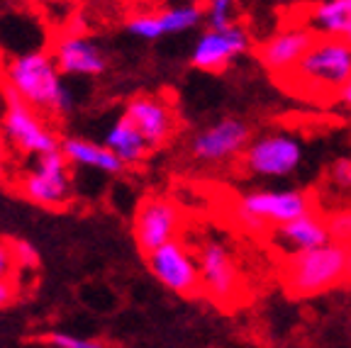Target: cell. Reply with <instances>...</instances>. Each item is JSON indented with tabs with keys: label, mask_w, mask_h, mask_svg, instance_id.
<instances>
[{
	"label": "cell",
	"mask_w": 351,
	"mask_h": 348,
	"mask_svg": "<svg viewBox=\"0 0 351 348\" xmlns=\"http://www.w3.org/2000/svg\"><path fill=\"white\" fill-rule=\"evenodd\" d=\"M351 76V44L346 37L315 34V42L283 81L288 92L313 103H332Z\"/></svg>",
	"instance_id": "obj_1"
},
{
	"label": "cell",
	"mask_w": 351,
	"mask_h": 348,
	"mask_svg": "<svg viewBox=\"0 0 351 348\" xmlns=\"http://www.w3.org/2000/svg\"><path fill=\"white\" fill-rule=\"evenodd\" d=\"M5 83L32 108L49 117H64L76 108L71 88L64 83L54 56L42 49L22 51L5 66Z\"/></svg>",
	"instance_id": "obj_2"
},
{
	"label": "cell",
	"mask_w": 351,
	"mask_h": 348,
	"mask_svg": "<svg viewBox=\"0 0 351 348\" xmlns=\"http://www.w3.org/2000/svg\"><path fill=\"white\" fill-rule=\"evenodd\" d=\"M349 280V246L324 241L313 249L288 253L280 261V283L293 297H317Z\"/></svg>",
	"instance_id": "obj_3"
},
{
	"label": "cell",
	"mask_w": 351,
	"mask_h": 348,
	"mask_svg": "<svg viewBox=\"0 0 351 348\" xmlns=\"http://www.w3.org/2000/svg\"><path fill=\"white\" fill-rule=\"evenodd\" d=\"M315 210L313 195L298 188H261L249 190L234 202V222L249 234H269V229L291 222Z\"/></svg>",
	"instance_id": "obj_4"
},
{
	"label": "cell",
	"mask_w": 351,
	"mask_h": 348,
	"mask_svg": "<svg viewBox=\"0 0 351 348\" xmlns=\"http://www.w3.org/2000/svg\"><path fill=\"white\" fill-rule=\"evenodd\" d=\"M200 293L219 307H234L244 297V277L232 246L222 236H203L195 246Z\"/></svg>",
	"instance_id": "obj_5"
},
{
	"label": "cell",
	"mask_w": 351,
	"mask_h": 348,
	"mask_svg": "<svg viewBox=\"0 0 351 348\" xmlns=\"http://www.w3.org/2000/svg\"><path fill=\"white\" fill-rule=\"evenodd\" d=\"M3 98H5V110L0 117V129L12 149L25 156H39L59 149V136L47 125L44 112L20 98V92L8 83L3 86Z\"/></svg>",
	"instance_id": "obj_6"
},
{
	"label": "cell",
	"mask_w": 351,
	"mask_h": 348,
	"mask_svg": "<svg viewBox=\"0 0 351 348\" xmlns=\"http://www.w3.org/2000/svg\"><path fill=\"white\" fill-rule=\"evenodd\" d=\"M305 161L302 142L291 132H266L252 136L241 151V166L249 175L263 180H283L300 171Z\"/></svg>",
	"instance_id": "obj_7"
},
{
	"label": "cell",
	"mask_w": 351,
	"mask_h": 348,
	"mask_svg": "<svg viewBox=\"0 0 351 348\" xmlns=\"http://www.w3.org/2000/svg\"><path fill=\"white\" fill-rule=\"evenodd\" d=\"M34 166L20 178V192L25 200L39 207H64L69 205L73 192L71 164L61 153V149L34 156Z\"/></svg>",
	"instance_id": "obj_8"
},
{
	"label": "cell",
	"mask_w": 351,
	"mask_h": 348,
	"mask_svg": "<svg viewBox=\"0 0 351 348\" xmlns=\"http://www.w3.org/2000/svg\"><path fill=\"white\" fill-rule=\"evenodd\" d=\"M147 266L152 275L173 295H181V297L200 295V268H197L195 251L181 236L149 251Z\"/></svg>",
	"instance_id": "obj_9"
},
{
	"label": "cell",
	"mask_w": 351,
	"mask_h": 348,
	"mask_svg": "<svg viewBox=\"0 0 351 348\" xmlns=\"http://www.w3.org/2000/svg\"><path fill=\"white\" fill-rule=\"evenodd\" d=\"M183 222H186L183 210L173 200L161 195L144 197L132 219V236L137 249L147 256L156 246L178 239L183 232Z\"/></svg>",
	"instance_id": "obj_10"
},
{
	"label": "cell",
	"mask_w": 351,
	"mask_h": 348,
	"mask_svg": "<svg viewBox=\"0 0 351 348\" xmlns=\"http://www.w3.org/2000/svg\"><path fill=\"white\" fill-rule=\"evenodd\" d=\"M252 37L239 22L232 27H208L195 39L191 49V66L205 73H219L230 69L232 61L247 54Z\"/></svg>",
	"instance_id": "obj_11"
},
{
	"label": "cell",
	"mask_w": 351,
	"mask_h": 348,
	"mask_svg": "<svg viewBox=\"0 0 351 348\" xmlns=\"http://www.w3.org/2000/svg\"><path fill=\"white\" fill-rule=\"evenodd\" d=\"M313 42L315 32L307 27L305 22L285 25V27L276 29V32H271L269 37L258 42L256 59L276 81H283L298 66V61L305 56V51L310 49Z\"/></svg>",
	"instance_id": "obj_12"
},
{
	"label": "cell",
	"mask_w": 351,
	"mask_h": 348,
	"mask_svg": "<svg viewBox=\"0 0 351 348\" xmlns=\"http://www.w3.org/2000/svg\"><path fill=\"white\" fill-rule=\"evenodd\" d=\"M252 139V129L239 117H222L215 125L200 129L191 139V156L200 164H227L241 156Z\"/></svg>",
	"instance_id": "obj_13"
},
{
	"label": "cell",
	"mask_w": 351,
	"mask_h": 348,
	"mask_svg": "<svg viewBox=\"0 0 351 348\" xmlns=\"http://www.w3.org/2000/svg\"><path fill=\"white\" fill-rule=\"evenodd\" d=\"M54 61L64 76L93 78L105 73L108 59L93 37L86 29H64L54 42Z\"/></svg>",
	"instance_id": "obj_14"
},
{
	"label": "cell",
	"mask_w": 351,
	"mask_h": 348,
	"mask_svg": "<svg viewBox=\"0 0 351 348\" xmlns=\"http://www.w3.org/2000/svg\"><path fill=\"white\" fill-rule=\"evenodd\" d=\"M122 114H127L132 125L142 132L152 151L166 147L171 142V136L176 134V127H178L173 108L159 95H134L125 105Z\"/></svg>",
	"instance_id": "obj_15"
},
{
	"label": "cell",
	"mask_w": 351,
	"mask_h": 348,
	"mask_svg": "<svg viewBox=\"0 0 351 348\" xmlns=\"http://www.w3.org/2000/svg\"><path fill=\"white\" fill-rule=\"evenodd\" d=\"M205 22V8L178 5L161 12H142L127 20V32L144 42H156L169 34H183L200 27Z\"/></svg>",
	"instance_id": "obj_16"
},
{
	"label": "cell",
	"mask_w": 351,
	"mask_h": 348,
	"mask_svg": "<svg viewBox=\"0 0 351 348\" xmlns=\"http://www.w3.org/2000/svg\"><path fill=\"white\" fill-rule=\"evenodd\" d=\"M266 236L280 256H288V253H298V251L313 249V246L329 241V229L324 214H319L317 210H310L291 222L269 229Z\"/></svg>",
	"instance_id": "obj_17"
},
{
	"label": "cell",
	"mask_w": 351,
	"mask_h": 348,
	"mask_svg": "<svg viewBox=\"0 0 351 348\" xmlns=\"http://www.w3.org/2000/svg\"><path fill=\"white\" fill-rule=\"evenodd\" d=\"M59 149L69 164L76 169L98 171L105 175H120L125 171V164L120 161L117 153H112L103 142H90V139H81V136H66L59 142Z\"/></svg>",
	"instance_id": "obj_18"
},
{
	"label": "cell",
	"mask_w": 351,
	"mask_h": 348,
	"mask_svg": "<svg viewBox=\"0 0 351 348\" xmlns=\"http://www.w3.org/2000/svg\"><path fill=\"white\" fill-rule=\"evenodd\" d=\"M103 144L112 153H117L125 166L142 164L144 158H147V153L152 151L149 144H147V139L142 136V132L132 125V120L127 117V114H122L120 120L112 122V127L105 132Z\"/></svg>",
	"instance_id": "obj_19"
},
{
	"label": "cell",
	"mask_w": 351,
	"mask_h": 348,
	"mask_svg": "<svg viewBox=\"0 0 351 348\" xmlns=\"http://www.w3.org/2000/svg\"><path fill=\"white\" fill-rule=\"evenodd\" d=\"M305 25L315 34L346 37L351 29V0H315L307 8Z\"/></svg>",
	"instance_id": "obj_20"
},
{
	"label": "cell",
	"mask_w": 351,
	"mask_h": 348,
	"mask_svg": "<svg viewBox=\"0 0 351 348\" xmlns=\"http://www.w3.org/2000/svg\"><path fill=\"white\" fill-rule=\"evenodd\" d=\"M239 15V0H208L205 3V22L208 27H232Z\"/></svg>",
	"instance_id": "obj_21"
},
{
	"label": "cell",
	"mask_w": 351,
	"mask_h": 348,
	"mask_svg": "<svg viewBox=\"0 0 351 348\" xmlns=\"http://www.w3.org/2000/svg\"><path fill=\"white\" fill-rule=\"evenodd\" d=\"M329 229V239L351 246V207H339L324 214Z\"/></svg>",
	"instance_id": "obj_22"
},
{
	"label": "cell",
	"mask_w": 351,
	"mask_h": 348,
	"mask_svg": "<svg viewBox=\"0 0 351 348\" xmlns=\"http://www.w3.org/2000/svg\"><path fill=\"white\" fill-rule=\"evenodd\" d=\"M42 343L51 348H100L103 341H95V338H83L76 334L69 332H49L42 336Z\"/></svg>",
	"instance_id": "obj_23"
},
{
	"label": "cell",
	"mask_w": 351,
	"mask_h": 348,
	"mask_svg": "<svg viewBox=\"0 0 351 348\" xmlns=\"http://www.w3.org/2000/svg\"><path fill=\"white\" fill-rule=\"evenodd\" d=\"M329 183L335 185L337 190L351 192V156L337 158L335 164L329 166Z\"/></svg>",
	"instance_id": "obj_24"
},
{
	"label": "cell",
	"mask_w": 351,
	"mask_h": 348,
	"mask_svg": "<svg viewBox=\"0 0 351 348\" xmlns=\"http://www.w3.org/2000/svg\"><path fill=\"white\" fill-rule=\"evenodd\" d=\"M12 246V256H15V266L20 271H32V268L39 266V253L32 244L27 241H10Z\"/></svg>",
	"instance_id": "obj_25"
},
{
	"label": "cell",
	"mask_w": 351,
	"mask_h": 348,
	"mask_svg": "<svg viewBox=\"0 0 351 348\" xmlns=\"http://www.w3.org/2000/svg\"><path fill=\"white\" fill-rule=\"evenodd\" d=\"M17 299V280L12 275L0 277V310L10 307Z\"/></svg>",
	"instance_id": "obj_26"
},
{
	"label": "cell",
	"mask_w": 351,
	"mask_h": 348,
	"mask_svg": "<svg viewBox=\"0 0 351 348\" xmlns=\"http://www.w3.org/2000/svg\"><path fill=\"white\" fill-rule=\"evenodd\" d=\"M15 256H12V246L10 241H0V277L12 275L15 271Z\"/></svg>",
	"instance_id": "obj_27"
},
{
	"label": "cell",
	"mask_w": 351,
	"mask_h": 348,
	"mask_svg": "<svg viewBox=\"0 0 351 348\" xmlns=\"http://www.w3.org/2000/svg\"><path fill=\"white\" fill-rule=\"evenodd\" d=\"M8 175V142L5 136H0V183L5 180Z\"/></svg>",
	"instance_id": "obj_28"
},
{
	"label": "cell",
	"mask_w": 351,
	"mask_h": 348,
	"mask_svg": "<svg viewBox=\"0 0 351 348\" xmlns=\"http://www.w3.org/2000/svg\"><path fill=\"white\" fill-rule=\"evenodd\" d=\"M337 100H339L344 108H351V76H349V81L341 86V90H339V95H337Z\"/></svg>",
	"instance_id": "obj_29"
},
{
	"label": "cell",
	"mask_w": 351,
	"mask_h": 348,
	"mask_svg": "<svg viewBox=\"0 0 351 348\" xmlns=\"http://www.w3.org/2000/svg\"><path fill=\"white\" fill-rule=\"evenodd\" d=\"M271 3H278V5H295L298 0H271Z\"/></svg>",
	"instance_id": "obj_30"
},
{
	"label": "cell",
	"mask_w": 351,
	"mask_h": 348,
	"mask_svg": "<svg viewBox=\"0 0 351 348\" xmlns=\"http://www.w3.org/2000/svg\"><path fill=\"white\" fill-rule=\"evenodd\" d=\"M349 280H351V246H349Z\"/></svg>",
	"instance_id": "obj_31"
},
{
	"label": "cell",
	"mask_w": 351,
	"mask_h": 348,
	"mask_svg": "<svg viewBox=\"0 0 351 348\" xmlns=\"http://www.w3.org/2000/svg\"><path fill=\"white\" fill-rule=\"evenodd\" d=\"M346 42L351 44V29H349V32H346Z\"/></svg>",
	"instance_id": "obj_32"
},
{
	"label": "cell",
	"mask_w": 351,
	"mask_h": 348,
	"mask_svg": "<svg viewBox=\"0 0 351 348\" xmlns=\"http://www.w3.org/2000/svg\"><path fill=\"white\" fill-rule=\"evenodd\" d=\"M29 3H47V0H29Z\"/></svg>",
	"instance_id": "obj_33"
}]
</instances>
